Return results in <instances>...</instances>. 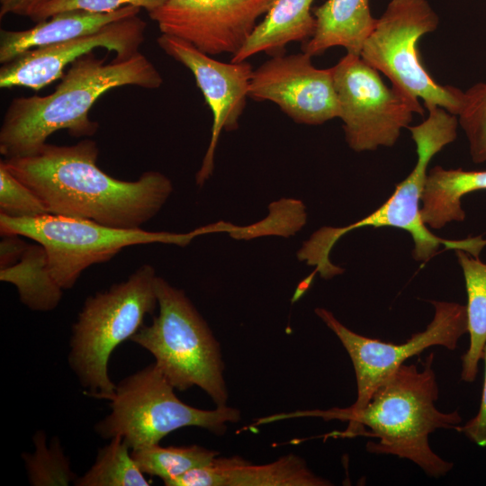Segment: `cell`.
I'll return each instance as SVG.
<instances>
[{"mask_svg":"<svg viewBox=\"0 0 486 486\" xmlns=\"http://www.w3.org/2000/svg\"><path fill=\"white\" fill-rule=\"evenodd\" d=\"M98 157L97 143L85 139L70 146L45 143L32 155L1 161L51 214L113 228H141L171 195V180L154 170L134 181L121 180L98 166Z\"/></svg>","mask_w":486,"mask_h":486,"instance_id":"obj_1","label":"cell"},{"mask_svg":"<svg viewBox=\"0 0 486 486\" xmlns=\"http://www.w3.org/2000/svg\"><path fill=\"white\" fill-rule=\"evenodd\" d=\"M162 84L161 74L140 51L110 62L92 51L70 65L51 94L10 102L0 127V153L4 158L32 155L60 130L76 138L93 136L99 124L89 112L103 94L121 86L156 89Z\"/></svg>","mask_w":486,"mask_h":486,"instance_id":"obj_2","label":"cell"},{"mask_svg":"<svg viewBox=\"0 0 486 486\" xmlns=\"http://www.w3.org/2000/svg\"><path fill=\"white\" fill-rule=\"evenodd\" d=\"M434 356L426 357L421 370L416 364L400 365L364 409L344 418L348 426L341 436H370L378 440L366 443L369 453L411 461L429 477L446 475L454 464L431 449L428 436L439 428L458 431L462 418L457 410L443 412L435 405L439 389Z\"/></svg>","mask_w":486,"mask_h":486,"instance_id":"obj_3","label":"cell"},{"mask_svg":"<svg viewBox=\"0 0 486 486\" xmlns=\"http://www.w3.org/2000/svg\"><path fill=\"white\" fill-rule=\"evenodd\" d=\"M428 117L419 124L407 129L416 145L418 156L414 168L399 183L392 195L375 211L363 219L344 227H322L304 241L297 252L300 261L315 266L324 279H330L344 272L330 261V251L338 239L346 233L364 227L374 229L391 227L406 230L414 241L413 257L417 261L431 259L442 246L446 249H461L479 257L486 246L482 236L464 239H446L432 233L423 222L420 202L425 185L428 166L434 156L457 137L459 126L456 115L446 109L430 105L425 107Z\"/></svg>","mask_w":486,"mask_h":486,"instance_id":"obj_4","label":"cell"},{"mask_svg":"<svg viewBox=\"0 0 486 486\" xmlns=\"http://www.w3.org/2000/svg\"><path fill=\"white\" fill-rule=\"evenodd\" d=\"M157 276L154 267L144 264L127 280L85 301L72 327L68 364L87 396L106 400L114 392L116 384L108 374L110 356L158 307Z\"/></svg>","mask_w":486,"mask_h":486,"instance_id":"obj_5","label":"cell"},{"mask_svg":"<svg viewBox=\"0 0 486 486\" xmlns=\"http://www.w3.org/2000/svg\"><path fill=\"white\" fill-rule=\"evenodd\" d=\"M155 288L158 314L130 340L154 356L175 389L197 386L216 406L227 405L220 346L208 324L183 290L159 276Z\"/></svg>","mask_w":486,"mask_h":486,"instance_id":"obj_6","label":"cell"},{"mask_svg":"<svg viewBox=\"0 0 486 486\" xmlns=\"http://www.w3.org/2000/svg\"><path fill=\"white\" fill-rule=\"evenodd\" d=\"M106 400L111 412L95 425V432L105 439L120 436L131 450L159 444L185 427L222 435L229 423L240 419L239 410L228 405L201 410L183 402L155 363L122 380Z\"/></svg>","mask_w":486,"mask_h":486,"instance_id":"obj_7","label":"cell"},{"mask_svg":"<svg viewBox=\"0 0 486 486\" xmlns=\"http://www.w3.org/2000/svg\"><path fill=\"white\" fill-rule=\"evenodd\" d=\"M0 232L40 244L47 252L50 272L63 290L71 289L86 268L111 260L125 248L152 243L184 247L204 234L202 227L187 233L148 231L51 213L24 218L0 214Z\"/></svg>","mask_w":486,"mask_h":486,"instance_id":"obj_8","label":"cell"},{"mask_svg":"<svg viewBox=\"0 0 486 486\" xmlns=\"http://www.w3.org/2000/svg\"><path fill=\"white\" fill-rule=\"evenodd\" d=\"M439 17L428 0H390L362 47L360 57L383 74L392 86L424 107L440 106L457 116L464 91L437 83L422 64L421 37L435 32Z\"/></svg>","mask_w":486,"mask_h":486,"instance_id":"obj_9","label":"cell"},{"mask_svg":"<svg viewBox=\"0 0 486 486\" xmlns=\"http://www.w3.org/2000/svg\"><path fill=\"white\" fill-rule=\"evenodd\" d=\"M435 313L425 330L413 334L405 343L392 344L362 336L342 324L331 311L316 308L315 313L338 338L354 366L357 395L345 409L296 412L293 416L318 417L325 420H344L364 409L375 390L404 362L425 349L441 346L454 350L467 333L466 308L457 302L431 301Z\"/></svg>","mask_w":486,"mask_h":486,"instance_id":"obj_10","label":"cell"},{"mask_svg":"<svg viewBox=\"0 0 486 486\" xmlns=\"http://www.w3.org/2000/svg\"><path fill=\"white\" fill-rule=\"evenodd\" d=\"M332 68L346 140L356 152L392 147L413 114H424L418 99L388 87L360 55L347 53Z\"/></svg>","mask_w":486,"mask_h":486,"instance_id":"obj_11","label":"cell"},{"mask_svg":"<svg viewBox=\"0 0 486 486\" xmlns=\"http://www.w3.org/2000/svg\"><path fill=\"white\" fill-rule=\"evenodd\" d=\"M274 0H166L148 13L162 34L210 55H235Z\"/></svg>","mask_w":486,"mask_h":486,"instance_id":"obj_12","label":"cell"},{"mask_svg":"<svg viewBox=\"0 0 486 486\" xmlns=\"http://www.w3.org/2000/svg\"><path fill=\"white\" fill-rule=\"evenodd\" d=\"M310 55H274L253 70L248 97L270 101L297 123L320 125L339 116L332 68H318Z\"/></svg>","mask_w":486,"mask_h":486,"instance_id":"obj_13","label":"cell"},{"mask_svg":"<svg viewBox=\"0 0 486 486\" xmlns=\"http://www.w3.org/2000/svg\"><path fill=\"white\" fill-rule=\"evenodd\" d=\"M157 43L166 55L192 72L212 113L210 143L195 176L197 185L202 186L213 171L221 130L230 131L238 127L254 69L247 60L226 63L214 59L187 41L170 35L161 34Z\"/></svg>","mask_w":486,"mask_h":486,"instance_id":"obj_14","label":"cell"},{"mask_svg":"<svg viewBox=\"0 0 486 486\" xmlns=\"http://www.w3.org/2000/svg\"><path fill=\"white\" fill-rule=\"evenodd\" d=\"M146 26L138 14L112 22L91 34L32 49L3 64L0 87L39 91L62 78L68 65L99 48L113 52L117 58H129L140 52Z\"/></svg>","mask_w":486,"mask_h":486,"instance_id":"obj_15","label":"cell"},{"mask_svg":"<svg viewBox=\"0 0 486 486\" xmlns=\"http://www.w3.org/2000/svg\"><path fill=\"white\" fill-rule=\"evenodd\" d=\"M331 482L315 474L300 456L289 454L264 464L238 455L216 456L205 466L194 468L166 486H329Z\"/></svg>","mask_w":486,"mask_h":486,"instance_id":"obj_16","label":"cell"},{"mask_svg":"<svg viewBox=\"0 0 486 486\" xmlns=\"http://www.w3.org/2000/svg\"><path fill=\"white\" fill-rule=\"evenodd\" d=\"M129 5L109 14L68 11L20 31H0V62L8 63L32 49L49 46L91 34L107 24L140 13Z\"/></svg>","mask_w":486,"mask_h":486,"instance_id":"obj_17","label":"cell"},{"mask_svg":"<svg viewBox=\"0 0 486 486\" xmlns=\"http://www.w3.org/2000/svg\"><path fill=\"white\" fill-rule=\"evenodd\" d=\"M312 13L316 21L314 33L302 48L310 57L320 56L333 47H343L347 53L360 55L376 22L369 0H326Z\"/></svg>","mask_w":486,"mask_h":486,"instance_id":"obj_18","label":"cell"},{"mask_svg":"<svg viewBox=\"0 0 486 486\" xmlns=\"http://www.w3.org/2000/svg\"><path fill=\"white\" fill-rule=\"evenodd\" d=\"M312 2L274 0L264 19L256 24L246 43L231 57L230 61L242 62L263 51L283 54L288 43L306 42L313 35L316 24L311 11Z\"/></svg>","mask_w":486,"mask_h":486,"instance_id":"obj_19","label":"cell"},{"mask_svg":"<svg viewBox=\"0 0 486 486\" xmlns=\"http://www.w3.org/2000/svg\"><path fill=\"white\" fill-rule=\"evenodd\" d=\"M486 190V170L446 169L435 166L427 175L421 196V217L429 228L440 230L453 221H464L462 198Z\"/></svg>","mask_w":486,"mask_h":486,"instance_id":"obj_20","label":"cell"},{"mask_svg":"<svg viewBox=\"0 0 486 486\" xmlns=\"http://www.w3.org/2000/svg\"><path fill=\"white\" fill-rule=\"evenodd\" d=\"M0 280L14 284L21 302L32 310H52L62 298L63 289L50 272L47 252L37 242L28 244L15 264L0 269Z\"/></svg>","mask_w":486,"mask_h":486,"instance_id":"obj_21","label":"cell"},{"mask_svg":"<svg viewBox=\"0 0 486 486\" xmlns=\"http://www.w3.org/2000/svg\"><path fill=\"white\" fill-rule=\"evenodd\" d=\"M464 277L467 294V333L470 345L462 356L461 379L472 382L486 346V263L466 251L454 250Z\"/></svg>","mask_w":486,"mask_h":486,"instance_id":"obj_22","label":"cell"},{"mask_svg":"<svg viewBox=\"0 0 486 486\" xmlns=\"http://www.w3.org/2000/svg\"><path fill=\"white\" fill-rule=\"evenodd\" d=\"M144 474L160 478L165 485L187 472L205 466L220 453L197 445L160 446L159 444L131 450Z\"/></svg>","mask_w":486,"mask_h":486,"instance_id":"obj_23","label":"cell"},{"mask_svg":"<svg viewBox=\"0 0 486 486\" xmlns=\"http://www.w3.org/2000/svg\"><path fill=\"white\" fill-rule=\"evenodd\" d=\"M76 486H148L150 482L138 466L131 449L116 436L98 450L94 464L76 480Z\"/></svg>","mask_w":486,"mask_h":486,"instance_id":"obj_24","label":"cell"},{"mask_svg":"<svg viewBox=\"0 0 486 486\" xmlns=\"http://www.w3.org/2000/svg\"><path fill=\"white\" fill-rule=\"evenodd\" d=\"M35 451L22 454L31 485L67 486L75 483L77 476L70 467V461L65 454L59 440L53 437L47 446L46 435L37 431L33 436Z\"/></svg>","mask_w":486,"mask_h":486,"instance_id":"obj_25","label":"cell"},{"mask_svg":"<svg viewBox=\"0 0 486 486\" xmlns=\"http://www.w3.org/2000/svg\"><path fill=\"white\" fill-rule=\"evenodd\" d=\"M458 122L469 143L472 160L486 162V83L479 82L464 91Z\"/></svg>","mask_w":486,"mask_h":486,"instance_id":"obj_26","label":"cell"},{"mask_svg":"<svg viewBox=\"0 0 486 486\" xmlns=\"http://www.w3.org/2000/svg\"><path fill=\"white\" fill-rule=\"evenodd\" d=\"M50 213L40 198L0 162V214L36 217Z\"/></svg>","mask_w":486,"mask_h":486,"instance_id":"obj_27","label":"cell"},{"mask_svg":"<svg viewBox=\"0 0 486 486\" xmlns=\"http://www.w3.org/2000/svg\"><path fill=\"white\" fill-rule=\"evenodd\" d=\"M165 1L166 0H52L34 12L29 18L34 22H39L54 14L68 11L109 14L129 5L145 9L149 13L163 4Z\"/></svg>","mask_w":486,"mask_h":486,"instance_id":"obj_28","label":"cell"},{"mask_svg":"<svg viewBox=\"0 0 486 486\" xmlns=\"http://www.w3.org/2000/svg\"><path fill=\"white\" fill-rule=\"evenodd\" d=\"M483 360L485 363L484 382L479 411L466 424L461 425L458 431L464 433L479 446H486V346Z\"/></svg>","mask_w":486,"mask_h":486,"instance_id":"obj_29","label":"cell"},{"mask_svg":"<svg viewBox=\"0 0 486 486\" xmlns=\"http://www.w3.org/2000/svg\"><path fill=\"white\" fill-rule=\"evenodd\" d=\"M0 242V269L15 264L28 246L22 236L3 234Z\"/></svg>","mask_w":486,"mask_h":486,"instance_id":"obj_30","label":"cell"},{"mask_svg":"<svg viewBox=\"0 0 486 486\" xmlns=\"http://www.w3.org/2000/svg\"><path fill=\"white\" fill-rule=\"evenodd\" d=\"M52 0H0V18L15 14L30 17L34 12Z\"/></svg>","mask_w":486,"mask_h":486,"instance_id":"obj_31","label":"cell"}]
</instances>
